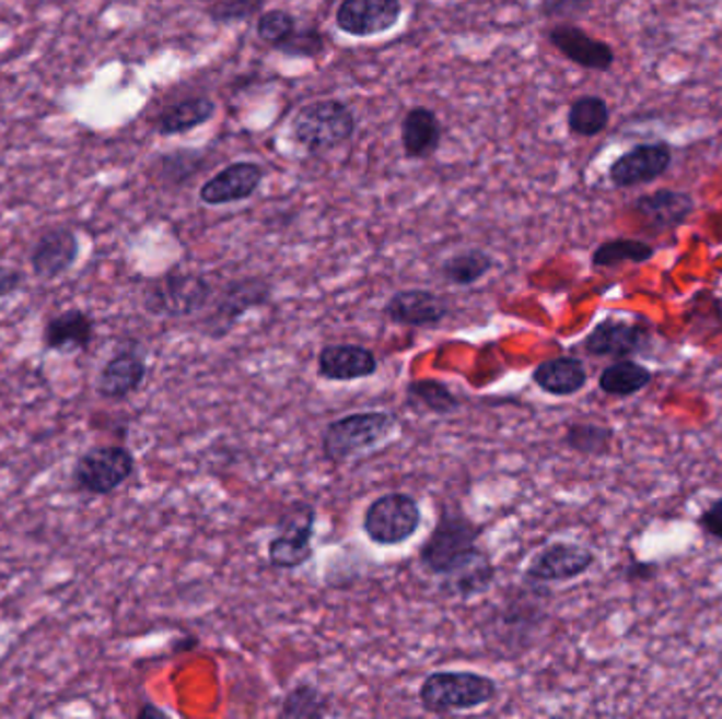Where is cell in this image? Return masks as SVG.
I'll return each instance as SVG.
<instances>
[{"instance_id": "4dcf8cb0", "label": "cell", "mask_w": 722, "mask_h": 719, "mask_svg": "<svg viewBox=\"0 0 722 719\" xmlns=\"http://www.w3.org/2000/svg\"><path fill=\"white\" fill-rule=\"evenodd\" d=\"M610 120L608 104L598 95H585L574 99L569 108V129L574 135L594 138L606 129Z\"/></svg>"}, {"instance_id": "cb8c5ba5", "label": "cell", "mask_w": 722, "mask_h": 719, "mask_svg": "<svg viewBox=\"0 0 722 719\" xmlns=\"http://www.w3.org/2000/svg\"><path fill=\"white\" fill-rule=\"evenodd\" d=\"M653 382V372L633 360H617L606 365L598 376V389L617 399H628Z\"/></svg>"}, {"instance_id": "f1b7e54d", "label": "cell", "mask_w": 722, "mask_h": 719, "mask_svg": "<svg viewBox=\"0 0 722 719\" xmlns=\"http://www.w3.org/2000/svg\"><path fill=\"white\" fill-rule=\"evenodd\" d=\"M615 441V431L598 422H571L564 433V446L581 456H606Z\"/></svg>"}, {"instance_id": "7a4b0ae2", "label": "cell", "mask_w": 722, "mask_h": 719, "mask_svg": "<svg viewBox=\"0 0 722 719\" xmlns=\"http://www.w3.org/2000/svg\"><path fill=\"white\" fill-rule=\"evenodd\" d=\"M399 431V419L387 410L353 412L331 420L322 433V453L334 464H347L365 451L389 444Z\"/></svg>"}, {"instance_id": "8d00e7d4", "label": "cell", "mask_w": 722, "mask_h": 719, "mask_svg": "<svg viewBox=\"0 0 722 719\" xmlns=\"http://www.w3.org/2000/svg\"><path fill=\"white\" fill-rule=\"evenodd\" d=\"M657 564L653 562H638L632 559L628 566H624V576L628 582H649L655 578L657 574Z\"/></svg>"}, {"instance_id": "f35d334b", "label": "cell", "mask_w": 722, "mask_h": 719, "mask_svg": "<svg viewBox=\"0 0 722 719\" xmlns=\"http://www.w3.org/2000/svg\"><path fill=\"white\" fill-rule=\"evenodd\" d=\"M138 718L140 719H147V718H167V711H163V709H159V707H154L152 703H147L140 711H138Z\"/></svg>"}, {"instance_id": "7c38bea8", "label": "cell", "mask_w": 722, "mask_h": 719, "mask_svg": "<svg viewBox=\"0 0 722 719\" xmlns=\"http://www.w3.org/2000/svg\"><path fill=\"white\" fill-rule=\"evenodd\" d=\"M393 326L410 330H431L446 321L451 304L431 290H401L395 292L383 308Z\"/></svg>"}, {"instance_id": "ac0fdd59", "label": "cell", "mask_w": 722, "mask_h": 719, "mask_svg": "<svg viewBox=\"0 0 722 719\" xmlns=\"http://www.w3.org/2000/svg\"><path fill=\"white\" fill-rule=\"evenodd\" d=\"M547 38L567 60L585 70L606 72L615 63V51L608 43L590 36L587 32L577 26L560 24L547 32Z\"/></svg>"}, {"instance_id": "2e32d148", "label": "cell", "mask_w": 722, "mask_h": 719, "mask_svg": "<svg viewBox=\"0 0 722 719\" xmlns=\"http://www.w3.org/2000/svg\"><path fill=\"white\" fill-rule=\"evenodd\" d=\"M79 254L81 243L74 231L63 226L51 228L32 247V272L43 281H54L77 264Z\"/></svg>"}, {"instance_id": "836d02e7", "label": "cell", "mask_w": 722, "mask_h": 719, "mask_svg": "<svg viewBox=\"0 0 722 719\" xmlns=\"http://www.w3.org/2000/svg\"><path fill=\"white\" fill-rule=\"evenodd\" d=\"M258 0H226L211 9V17L216 22H237L245 20L247 15H254L258 11Z\"/></svg>"}, {"instance_id": "ab89813d", "label": "cell", "mask_w": 722, "mask_h": 719, "mask_svg": "<svg viewBox=\"0 0 722 719\" xmlns=\"http://www.w3.org/2000/svg\"><path fill=\"white\" fill-rule=\"evenodd\" d=\"M199 2H210V0H199Z\"/></svg>"}, {"instance_id": "74e56055", "label": "cell", "mask_w": 722, "mask_h": 719, "mask_svg": "<svg viewBox=\"0 0 722 719\" xmlns=\"http://www.w3.org/2000/svg\"><path fill=\"white\" fill-rule=\"evenodd\" d=\"M24 283V272L0 264V298L15 294Z\"/></svg>"}, {"instance_id": "ffe728a7", "label": "cell", "mask_w": 722, "mask_h": 719, "mask_svg": "<svg viewBox=\"0 0 722 719\" xmlns=\"http://www.w3.org/2000/svg\"><path fill=\"white\" fill-rule=\"evenodd\" d=\"M147 372V360L140 351H120L102 367L97 376V394L110 401L127 399L144 385Z\"/></svg>"}, {"instance_id": "52a82bcc", "label": "cell", "mask_w": 722, "mask_h": 719, "mask_svg": "<svg viewBox=\"0 0 722 719\" xmlns=\"http://www.w3.org/2000/svg\"><path fill=\"white\" fill-rule=\"evenodd\" d=\"M315 523H317V509L306 500L294 503L281 515L267 546V557L271 568L292 571L311 562L315 553L313 551Z\"/></svg>"}, {"instance_id": "8fae6325", "label": "cell", "mask_w": 722, "mask_h": 719, "mask_svg": "<svg viewBox=\"0 0 722 719\" xmlns=\"http://www.w3.org/2000/svg\"><path fill=\"white\" fill-rule=\"evenodd\" d=\"M271 300V285L260 279L231 281L224 292L213 302L211 317L206 323V333L211 338H222L237 326L247 310L265 306Z\"/></svg>"}, {"instance_id": "d4e9b609", "label": "cell", "mask_w": 722, "mask_h": 719, "mask_svg": "<svg viewBox=\"0 0 722 719\" xmlns=\"http://www.w3.org/2000/svg\"><path fill=\"white\" fill-rule=\"evenodd\" d=\"M406 403L421 414L435 416H451L461 410V399L452 392L451 387L433 378L410 380L406 385Z\"/></svg>"}, {"instance_id": "5bb4252c", "label": "cell", "mask_w": 722, "mask_h": 719, "mask_svg": "<svg viewBox=\"0 0 722 719\" xmlns=\"http://www.w3.org/2000/svg\"><path fill=\"white\" fill-rule=\"evenodd\" d=\"M379 372L376 355L361 344H326L317 355V374L328 382H353Z\"/></svg>"}, {"instance_id": "44dd1931", "label": "cell", "mask_w": 722, "mask_h": 719, "mask_svg": "<svg viewBox=\"0 0 722 719\" xmlns=\"http://www.w3.org/2000/svg\"><path fill=\"white\" fill-rule=\"evenodd\" d=\"M93 321L81 308H68L45 323L43 346L51 353H81L90 349Z\"/></svg>"}, {"instance_id": "8992f818", "label": "cell", "mask_w": 722, "mask_h": 719, "mask_svg": "<svg viewBox=\"0 0 722 719\" xmlns=\"http://www.w3.org/2000/svg\"><path fill=\"white\" fill-rule=\"evenodd\" d=\"M292 131L304 151L317 154L347 142L356 131V117L338 99H319L299 110Z\"/></svg>"}, {"instance_id": "4316f807", "label": "cell", "mask_w": 722, "mask_h": 719, "mask_svg": "<svg viewBox=\"0 0 722 719\" xmlns=\"http://www.w3.org/2000/svg\"><path fill=\"white\" fill-rule=\"evenodd\" d=\"M492 269H494V258L484 249L471 247V249L456 251V254H452L451 258H446L440 264V274L451 285L471 287Z\"/></svg>"}, {"instance_id": "3957f363", "label": "cell", "mask_w": 722, "mask_h": 719, "mask_svg": "<svg viewBox=\"0 0 722 719\" xmlns=\"http://www.w3.org/2000/svg\"><path fill=\"white\" fill-rule=\"evenodd\" d=\"M499 694V684L476 671H433L422 680L419 700L427 714L449 716L480 709Z\"/></svg>"}, {"instance_id": "4fadbf2b", "label": "cell", "mask_w": 722, "mask_h": 719, "mask_svg": "<svg viewBox=\"0 0 722 719\" xmlns=\"http://www.w3.org/2000/svg\"><path fill=\"white\" fill-rule=\"evenodd\" d=\"M672 165V149L665 142L640 144L613 161L608 178L617 188H633L657 180Z\"/></svg>"}, {"instance_id": "d6986e66", "label": "cell", "mask_w": 722, "mask_h": 719, "mask_svg": "<svg viewBox=\"0 0 722 719\" xmlns=\"http://www.w3.org/2000/svg\"><path fill=\"white\" fill-rule=\"evenodd\" d=\"M263 178L265 172L260 165L249 161L233 163L203 184L201 201L206 205H229L245 201L260 188Z\"/></svg>"}, {"instance_id": "f546056e", "label": "cell", "mask_w": 722, "mask_h": 719, "mask_svg": "<svg viewBox=\"0 0 722 719\" xmlns=\"http://www.w3.org/2000/svg\"><path fill=\"white\" fill-rule=\"evenodd\" d=\"M655 247L640 239H613L604 240L592 254L594 269H613L626 262L632 264H644L653 260Z\"/></svg>"}, {"instance_id": "6da1fadb", "label": "cell", "mask_w": 722, "mask_h": 719, "mask_svg": "<svg viewBox=\"0 0 722 719\" xmlns=\"http://www.w3.org/2000/svg\"><path fill=\"white\" fill-rule=\"evenodd\" d=\"M481 526L463 510L444 507L429 539L422 542L419 562L429 574L451 580L465 569L478 566L490 555L480 546Z\"/></svg>"}, {"instance_id": "d6a6232c", "label": "cell", "mask_w": 722, "mask_h": 719, "mask_svg": "<svg viewBox=\"0 0 722 719\" xmlns=\"http://www.w3.org/2000/svg\"><path fill=\"white\" fill-rule=\"evenodd\" d=\"M256 31H258V36L267 43H271L272 47L277 43H281L286 36H290L292 32L296 31V20L286 13V11H267L258 17V24H256Z\"/></svg>"}, {"instance_id": "9a60e30c", "label": "cell", "mask_w": 722, "mask_h": 719, "mask_svg": "<svg viewBox=\"0 0 722 719\" xmlns=\"http://www.w3.org/2000/svg\"><path fill=\"white\" fill-rule=\"evenodd\" d=\"M399 15V0H342L336 11V24L353 36H374L393 28Z\"/></svg>"}, {"instance_id": "5b68a950", "label": "cell", "mask_w": 722, "mask_h": 719, "mask_svg": "<svg viewBox=\"0 0 722 719\" xmlns=\"http://www.w3.org/2000/svg\"><path fill=\"white\" fill-rule=\"evenodd\" d=\"M422 523L419 500L406 492H387L363 510L361 530L381 546H397L412 539Z\"/></svg>"}, {"instance_id": "d590c367", "label": "cell", "mask_w": 722, "mask_h": 719, "mask_svg": "<svg viewBox=\"0 0 722 719\" xmlns=\"http://www.w3.org/2000/svg\"><path fill=\"white\" fill-rule=\"evenodd\" d=\"M592 0H543V15L547 17H574L587 11Z\"/></svg>"}, {"instance_id": "484cf974", "label": "cell", "mask_w": 722, "mask_h": 719, "mask_svg": "<svg viewBox=\"0 0 722 719\" xmlns=\"http://www.w3.org/2000/svg\"><path fill=\"white\" fill-rule=\"evenodd\" d=\"M216 104L210 97H186L172 106H167L159 119H156V131L161 135H178L186 133L213 117Z\"/></svg>"}, {"instance_id": "e575fe53", "label": "cell", "mask_w": 722, "mask_h": 719, "mask_svg": "<svg viewBox=\"0 0 722 719\" xmlns=\"http://www.w3.org/2000/svg\"><path fill=\"white\" fill-rule=\"evenodd\" d=\"M697 526L708 539L722 542V496L699 512Z\"/></svg>"}, {"instance_id": "1f68e13d", "label": "cell", "mask_w": 722, "mask_h": 719, "mask_svg": "<svg viewBox=\"0 0 722 719\" xmlns=\"http://www.w3.org/2000/svg\"><path fill=\"white\" fill-rule=\"evenodd\" d=\"M326 43L324 36L319 31H296L292 32L290 36H286L281 43L275 45V49H279L286 56H294V58H315L324 51Z\"/></svg>"}, {"instance_id": "30bf717a", "label": "cell", "mask_w": 722, "mask_h": 719, "mask_svg": "<svg viewBox=\"0 0 722 719\" xmlns=\"http://www.w3.org/2000/svg\"><path fill=\"white\" fill-rule=\"evenodd\" d=\"M651 342V328L642 321L606 317L585 335L583 351L601 360H632L640 353H647Z\"/></svg>"}, {"instance_id": "603a6c76", "label": "cell", "mask_w": 722, "mask_h": 719, "mask_svg": "<svg viewBox=\"0 0 722 719\" xmlns=\"http://www.w3.org/2000/svg\"><path fill=\"white\" fill-rule=\"evenodd\" d=\"M442 129L435 113L412 108L401 122V144L410 158H427L440 146Z\"/></svg>"}, {"instance_id": "9c48e42d", "label": "cell", "mask_w": 722, "mask_h": 719, "mask_svg": "<svg viewBox=\"0 0 722 719\" xmlns=\"http://www.w3.org/2000/svg\"><path fill=\"white\" fill-rule=\"evenodd\" d=\"M133 471L136 458L131 451L120 446H102L91 448L77 460L72 469V480L79 490L88 494L106 496L129 480Z\"/></svg>"}, {"instance_id": "277c9868", "label": "cell", "mask_w": 722, "mask_h": 719, "mask_svg": "<svg viewBox=\"0 0 722 719\" xmlns=\"http://www.w3.org/2000/svg\"><path fill=\"white\" fill-rule=\"evenodd\" d=\"M213 287L203 274L172 270L144 290V308L154 317H193L210 306Z\"/></svg>"}, {"instance_id": "ba28073f", "label": "cell", "mask_w": 722, "mask_h": 719, "mask_svg": "<svg viewBox=\"0 0 722 719\" xmlns=\"http://www.w3.org/2000/svg\"><path fill=\"white\" fill-rule=\"evenodd\" d=\"M596 564V553L579 542L554 540L533 555L524 569V580L533 585L571 582L587 574Z\"/></svg>"}, {"instance_id": "7402d4cb", "label": "cell", "mask_w": 722, "mask_h": 719, "mask_svg": "<svg viewBox=\"0 0 722 719\" xmlns=\"http://www.w3.org/2000/svg\"><path fill=\"white\" fill-rule=\"evenodd\" d=\"M587 367L579 357L562 355L542 361L533 369V382L551 397H572L587 387Z\"/></svg>"}, {"instance_id": "e0dca14e", "label": "cell", "mask_w": 722, "mask_h": 719, "mask_svg": "<svg viewBox=\"0 0 722 719\" xmlns=\"http://www.w3.org/2000/svg\"><path fill=\"white\" fill-rule=\"evenodd\" d=\"M632 211L655 233H665L683 226L692 211L695 199L689 192L662 188L651 195L633 199Z\"/></svg>"}, {"instance_id": "83f0119b", "label": "cell", "mask_w": 722, "mask_h": 719, "mask_svg": "<svg viewBox=\"0 0 722 719\" xmlns=\"http://www.w3.org/2000/svg\"><path fill=\"white\" fill-rule=\"evenodd\" d=\"M330 714L328 696L317 686L302 682L283 696L277 716L281 719H319Z\"/></svg>"}]
</instances>
